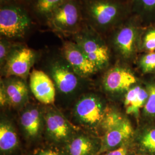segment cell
Returning <instances> with one entry per match:
<instances>
[{"label":"cell","mask_w":155,"mask_h":155,"mask_svg":"<svg viewBox=\"0 0 155 155\" xmlns=\"http://www.w3.org/2000/svg\"><path fill=\"white\" fill-rule=\"evenodd\" d=\"M84 22L105 38L132 15L125 0H81Z\"/></svg>","instance_id":"1"},{"label":"cell","mask_w":155,"mask_h":155,"mask_svg":"<svg viewBox=\"0 0 155 155\" xmlns=\"http://www.w3.org/2000/svg\"><path fill=\"white\" fill-rule=\"evenodd\" d=\"M144 26L134 15L111 32L105 39L118 58V61L128 64L135 63L140 54V40Z\"/></svg>","instance_id":"2"},{"label":"cell","mask_w":155,"mask_h":155,"mask_svg":"<svg viewBox=\"0 0 155 155\" xmlns=\"http://www.w3.org/2000/svg\"><path fill=\"white\" fill-rule=\"evenodd\" d=\"M84 24L81 0H67L51 13L45 22L53 32L63 37H72Z\"/></svg>","instance_id":"3"},{"label":"cell","mask_w":155,"mask_h":155,"mask_svg":"<svg viewBox=\"0 0 155 155\" xmlns=\"http://www.w3.org/2000/svg\"><path fill=\"white\" fill-rule=\"evenodd\" d=\"M72 39L99 71L109 67L112 53L105 37L85 23Z\"/></svg>","instance_id":"4"},{"label":"cell","mask_w":155,"mask_h":155,"mask_svg":"<svg viewBox=\"0 0 155 155\" xmlns=\"http://www.w3.org/2000/svg\"><path fill=\"white\" fill-rule=\"evenodd\" d=\"M33 25L28 9L17 3L0 8L1 37L15 40L24 38Z\"/></svg>","instance_id":"5"},{"label":"cell","mask_w":155,"mask_h":155,"mask_svg":"<svg viewBox=\"0 0 155 155\" xmlns=\"http://www.w3.org/2000/svg\"><path fill=\"white\" fill-rule=\"evenodd\" d=\"M142 80L140 79L130 64L117 61L109 67L103 78V86L111 94H125Z\"/></svg>","instance_id":"6"},{"label":"cell","mask_w":155,"mask_h":155,"mask_svg":"<svg viewBox=\"0 0 155 155\" xmlns=\"http://www.w3.org/2000/svg\"><path fill=\"white\" fill-rule=\"evenodd\" d=\"M108 106L99 97L88 95L81 98L74 107V114L82 124L88 127H100Z\"/></svg>","instance_id":"7"},{"label":"cell","mask_w":155,"mask_h":155,"mask_svg":"<svg viewBox=\"0 0 155 155\" xmlns=\"http://www.w3.org/2000/svg\"><path fill=\"white\" fill-rule=\"evenodd\" d=\"M36 59L34 50L21 44L17 47L8 57L2 72L6 78L17 77L27 79Z\"/></svg>","instance_id":"8"},{"label":"cell","mask_w":155,"mask_h":155,"mask_svg":"<svg viewBox=\"0 0 155 155\" xmlns=\"http://www.w3.org/2000/svg\"><path fill=\"white\" fill-rule=\"evenodd\" d=\"M61 52L63 58L79 77H87L100 71L74 41H64Z\"/></svg>","instance_id":"9"},{"label":"cell","mask_w":155,"mask_h":155,"mask_svg":"<svg viewBox=\"0 0 155 155\" xmlns=\"http://www.w3.org/2000/svg\"><path fill=\"white\" fill-rule=\"evenodd\" d=\"M48 70L56 87L64 94H69L77 88L79 77L61 56L52 60Z\"/></svg>","instance_id":"10"},{"label":"cell","mask_w":155,"mask_h":155,"mask_svg":"<svg viewBox=\"0 0 155 155\" xmlns=\"http://www.w3.org/2000/svg\"><path fill=\"white\" fill-rule=\"evenodd\" d=\"M135 129L127 117L122 124L102 134L100 150L97 155H102L132 141Z\"/></svg>","instance_id":"11"},{"label":"cell","mask_w":155,"mask_h":155,"mask_svg":"<svg viewBox=\"0 0 155 155\" xmlns=\"http://www.w3.org/2000/svg\"><path fill=\"white\" fill-rule=\"evenodd\" d=\"M30 89L35 97L43 104L51 105L55 100V85L52 78L41 70L30 73Z\"/></svg>","instance_id":"12"},{"label":"cell","mask_w":155,"mask_h":155,"mask_svg":"<svg viewBox=\"0 0 155 155\" xmlns=\"http://www.w3.org/2000/svg\"><path fill=\"white\" fill-rule=\"evenodd\" d=\"M145 82L141 81L129 89L124 95V105L126 114L134 117L140 122L141 111L148 98Z\"/></svg>","instance_id":"13"},{"label":"cell","mask_w":155,"mask_h":155,"mask_svg":"<svg viewBox=\"0 0 155 155\" xmlns=\"http://www.w3.org/2000/svg\"><path fill=\"white\" fill-rule=\"evenodd\" d=\"M45 121L46 130L52 139L57 141H63L70 137L73 131L72 126L57 111H48L45 114Z\"/></svg>","instance_id":"14"},{"label":"cell","mask_w":155,"mask_h":155,"mask_svg":"<svg viewBox=\"0 0 155 155\" xmlns=\"http://www.w3.org/2000/svg\"><path fill=\"white\" fill-rule=\"evenodd\" d=\"M133 143L137 155H155V123H140Z\"/></svg>","instance_id":"15"},{"label":"cell","mask_w":155,"mask_h":155,"mask_svg":"<svg viewBox=\"0 0 155 155\" xmlns=\"http://www.w3.org/2000/svg\"><path fill=\"white\" fill-rule=\"evenodd\" d=\"M3 81L9 105L17 107L28 100V90L24 79L17 77L6 78Z\"/></svg>","instance_id":"16"},{"label":"cell","mask_w":155,"mask_h":155,"mask_svg":"<svg viewBox=\"0 0 155 155\" xmlns=\"http://www.w3.org/2000/svg\"><path fill=\"white\" fill-rule=\"evenodd\" d=\"M100 140L84 135L72 138L67 145L69 155H97L100 148Z\"/></svg>","instance_id":"17"},{"label":"cell","mask_w":155,"mask_h":155,"mask_svg":"<svg viewBox=\"0 0 155 155\" xmlns=\"http://www.w3.org/2000/svg\"><path fill=\"white\" fill-rule=\"evenodd\" d=\"M43 117L40 111L36 107L28 108L20 117L22 130L29 137H35L39 134L42 127Z\"/></svg>","instance_id":"18"},{"label":"cell","mask_w":155,"mask_h":155,"mask_svg":"<svg viewBox=\"0 0 155 155\" xmlns=\"http://www.w3.org/2000/svg\"><path fill=\"white\" fill-rule=\"evenodd\" d=\"M130 2L132 15L144 27L155 24V0H130Z\"/></svg>","instance_id":"19"},{"label":"cell","mask_w":155,"mask_h":155,"mask_svg":"<svg viewBox=\"0 0 155 155\" xmlns=\"http://www.w3.org/2000/svg\"><path fill=\"white\" fill-rule=\"evenodd\" d=\"M67 0H31L27 9L40 22L45 24L51 13Z\"/></svg>","instance_id":"20"},{"label":"cell","mask_w":155,"mask_h":155,"mask_svg":"<svg viewBox=\"0 0 155 155\" xmlns=\"http://www.w3.org/2000/svg\"><path fill=\"white\" fill-rule=\"evenodd\" d=\"M18 144L16 132L9 121H1L0 124V150L8 153L15 150Z\"/></svg>","instance_id":"21"},{"label":"cell","mask_w":155,"mask_h":155,"mask_svg":"<svg viewBox=\"0 0 155 155\" xmlns=\"http://www.w3.org/2000/svg\"><path fill=\"white\" fill-rule=\"evenodd\" d=\"M148 98L141 111L140 123H155V81H145Z\"/></svg>","instance_id":"22"},{"label":"cell","mask_w":155,"mask_h":155,"mask_svg":"<svg viewBox=\"0 0 155 155\" xmlns=\"http://www.w3.org/2000/svg\"><path fill=\"white\" fill-rule=\"evenodd\" d=\"M127 118L120 111L108 106L99 127L102 134L122 124Z\"/></svg>","instance_id":"23"},{"label":"cell","mask_w":155,"mask_h":155,"mask_svg":"<svg viewBox=\"0 0 155 155\" xmlns=\"http://www.w3.org/2000/svg\"><path fill=\"white\" fill-rule=\"evenodd\" d=\"M155 51V24L143 27L140 40V54Z\"/></svg>","instance_id":"24"},{"label":"cell","mask_w":155,"mask_h":155,"mask_svg":"<svg viewBox=\"0 0 155 155\" xmlns=\"http://www.w3.org/2000/svg\"><path fill=\"white\" fill-rule=\"evenodd\" d=\"M135 64L140 72L143 75L155 73V51L152 52H145L140 54Z\"/></svg>","instance_id":"25"},{"label":"cell","mask_w":155,"mask_h":155,"mask_svg":"<svg viewBox=\"0 0 155 155\" xmlns=\"http://www.w3.org/2000/svg\"><path fill=\"white\" fill-rule=\"evenodd\" d=\"M22 43L13 41V40L1 37L0 39V64L2 68L4 66L8 57L17 47Z\"/></svg>","instance_id":"26"},{"label":"cell","mask_w":155,"mask_h":155,"mask_svg":"<svg viewBox=\"0 0 155 155\" xmlns=\"http://www.w3.org/2000/svg\"><path fill=\"white\" fill-rule=\"evenodd\" d=\"M101 155H137L133 140L120 147L108 151Z\"/></svg>","instance_id":"27"},{"label":"cell","mask_w":155,"mask_h":155,"mask_svg":"<svg viewBox=\"0 0 155 155\" xmlns=\"http://www.w3.org/2000/svg\"><path fill=\"white\" fill-rule=\"evenodd\" d=\"M0 104L1 106H5L7 105H9L8 98L6 93L3 81L2 82L1 81V87H0Z\"/></svg>","instance_id":"28"},{"label":"cell","mask_w":155,"mask_h":155,"mask_svg":"<svg viewBox=\"0 0 155 155\" xmlns=\"http://www.w3.org/2000/svg\"><path fill=\"white\" fill-rule=\"evenodd\" d=\"M38 155H62L59 152L52 150H40Z\"/></svg>","instance_id":"29"},{"label":"cell","mask_w":155,"mask_h":155,"mask_svg":"<svg viewBox=\"0 0 155 155\" xmlns=\"http://www.w3.org/2000/svg\"><path fill=\"white\" fill-rule=\"evenodd\" d=\"M16 3H17L18 4H20L21 5L24 6L26 8H27L31 0H15Z\"/></svg>","instance_id":"30"},{"label":"cell","mask_w":155,"mask_h":155,"mask_svg":"<svg viewBox=\"0 0 155 155\" xmlns=\"http://www.w3.org/2000/svg\"><path fill=\"white\" fill-rule=\"evenodd\" d=\"M15 0H0V5L1 6H2L7 5H9L12 4L13 3H15Z\"/></svg>","instance_id":"31"},{"label":"cell","mask_w":155,"mask_h":155,"mask_svg":"<svg viewBox=\"0 0 155 155\" xmlns=\"http://www.w3.org/2000/svg\"><path fill=\"white\" fill-rule=\"evenodd\" d=\"M152 79H153L154 81H155V73L154 74L152 75Z\"/></svg>","instance_id":"32"},{"label":"cell","mask_w":155,"mask_h":155,"mask_svg":"<svg viewBox=\"0 0 155 155\" xmlns=\"http://www.w3.org/2000/svg\"><path fill=\"white\" fill-rule=\"evenodd\" d=\"M125 1H130V0H125Z\"/></svg>","instance_id":"33"},{"label":"cell","mask_w":155,"mask_h":155,"mask_svg":"<svg viewBox=\"0 0 155 155\" xmlns=\"http://www.w3.org/2000/svg\"></svg>","instance_id":"34"}]
</instances>
